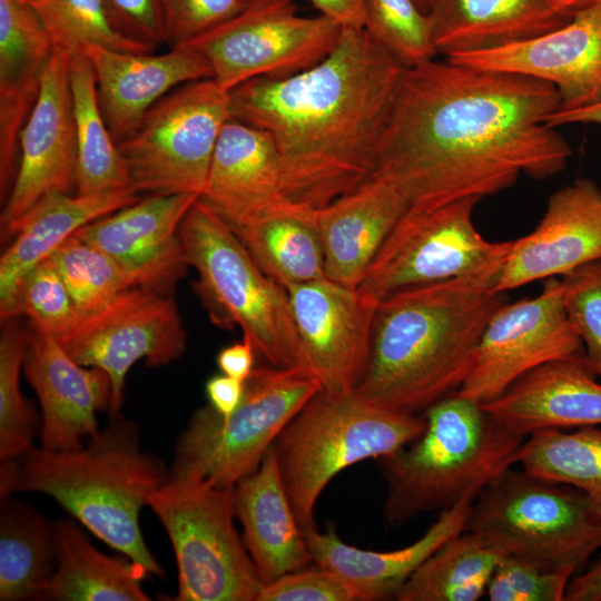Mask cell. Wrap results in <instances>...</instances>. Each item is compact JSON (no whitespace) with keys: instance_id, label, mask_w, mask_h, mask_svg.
Listing matches in <instances>:
<instances>
[{"instance_id":"obj_1","label":"cell","mask_w":601,"mask_h":601,"mask_svg":"<svg viewBox=\"0 0 601 601\" xmlns=\"http://www.w3.org/2000/svg\"><path fill=\"white\" fill-rule=\"evenodd\" d=\"M559 91L539 79L444 58L404 69L374 174L390 179L408 209L483 199L520 176L561 173L570 145L546 117Z\"/></svg>"},{"instance_id":"obj_2","label":"cell","mask_w":601,"mask_h":601,"mask_svg":"<svg viewBox=\"0 0 601 601\" xmlns=\"http://www.w3.org/2000/svg\"><path fill=\"white\" fill-rule=\"evenodd\" d=\"M404 69L364 28L344 27L314 67L230 90L231 119L270 136L284 193L317 209L374 175Z\"/></svg>"},{"instance_id":"obj_3","label":"cell","mask_w":601,"mask_h":601,"mask_svg":"<svg viewBox=\"0 0 601 601\" xmlns=\"http://www.w3.org/2000/svg\"><path fill=\"white\" fill-rule=\"evenodd\" d=\"M461 276L398 289L376 305L371 352L353 394L387 410L423 414L456 393L508 293L494 289L511 246Z\"/></svg>"},{"instance_id":"obj_4","label":"cell","mask_w":601,"mask_h":601,"mask_svg":"<svg viewBox=\"0 0 601 601\" xmlns=\"http://www.w3.org/2000/svg\"><path fill=\"white\" fill-rule=\"evenodd\" d=\"M0 494L39 492L51 496L93 535L140 565L149 575L164 571L140 529L141 509L162 485L169 469L141 446L138 424L121 413L73 451L31 447L1 462Z\"/></svg>"},{"instance_id":"obj_5","label":"cell","mask_w":601,"mask_h":601,"mask_svg":"<svg viewBox=\"0 0 601 601\" xmlns=\"http://www.w3.org/2000/svg\"><path fill=\"white\" fill-rule=\"evenodd\" d=\"M423 415L426 425L417 439L377 460L386 483L383 515L391 526L474 502L519 463L526 439L459 393L436 402Z\"/></svg>"},{"instance_id":"obj_6","label":"cell","mask_w":601,"mask_h":601,"mask_svg":"<svg viewBox=\"0 0 601 601\" xmlns=\"http://www.w3.org/2000/svg\"><path fill=\"white\" fill-rule=\"evenodd\" d=\"M178 233L210 321L220 328L238 326L267 364L314 374L287 290L264 273L227 223L198 198Z\"/></svg>"},{"instance_id":"obj_7","label":"cell","mask_w":601,"mask_h":601,"mask_svg":"<svg viewBox=\"0 0 601 601\" xmlns=\"http://www.w3.org/2000/svg\"><path fill=\"white\" fill-rule=\"evenodd\" d=\"M425 425L423 414L380 407L353 393L317 392L272 446L303 532L316 529V503L334 476L364 460L396 453L417 439Z\"/></svg>"},{"instance_id":"obj_8","label":"cell","mask_w":601,"mask_h":601,"mask_svg":"<svg viewBox=\"0 0 601 601\" xmlns=\"http://www.w3.org/2000/svg\"><path fill=\"white\" fill-rule=\"evenodd\" d=\"M464 531L501 556L573 574L601 548V521L578 489L513 467L474 500Z\"/></svg>"},{"instance_id":"obj_9","label":"cell","mask_w":601,"mask_h":601,"mask_svg":"<svg viewBox=\"0 0 601 601\" xmlns=\"http://www.w3.org/2000/svg\"><path fill=\"white\" fill-rule=\"evenodd\" d=\"M321 390L309 371L255 367L230 414L220 415L209 405L193 413L176 442L169 473L235 486L258 469L284 427Z\"/></svg>"},{"instance_id":"obj_10","label":"cell","mask_w":601,"mask_h":601,"mask_svg":"<svg viewBox=\"0 0 601 601\" xmlns=\"http://www.w3.org/2000/svg\"><path fill=\"white\" fill-rule=\"evenodd\" d=\"M178 570L176 601H257L263 582L234 524V486L170 474L149 497Z\"/></svg>"},{"instance_id":"obj_11","label":"cell","mask_w":601,"mask_h":601,"mask_svg":"<svg viewBox=\"0 0 601 601\" xmlns=\"http://www.w3.org/2000/svg\"><path fill=\"white\" fill-rule=\"evenodd\" d=\"M229 91L213 78L185 83L161 98L118 145L131 185L150 194L201 195L225 124Z\"/></svg>"},{"instance_id":"obj_12","label":"cell","mask_w":601,"mask_h":601,"mask_svg":"<svg viewBox=\"0 0 601 601\" xmlns=\"http://www.w3.org/2000/svg\"><path fill=\"white\" fill-rule=\"evenodd\" d=\"M341 30L325 16L298 14L293 0H248L234 17L185 45L230 91L255 78H284L314 67L334 49Z\"/></svg>"},{"instance_id":"obj_13","label":"cell","mask_w":601,"mask_h":601,"mask_svg":"<svg viewBox=\"0 0 601 601\" xmlns=\"http://www.w3.org/2000/svg\"><path fill=\"white\" fill-rule=\"evenodd\" d=\"M480 200L407 209L356 288L378 303L402 288L466 274L505 250L511 240L489 242L476 230L473 211Z\"/></svg>"},{"instance_id":"obj_14","label":"cell","mask_w":601,"mask_h":601,"mask_svg":"<svg viewBox=\"0 0 601 601\" xmlns=\"http://www.w3.org/2000/svg\"><path fill=\"white\" fill-rule=\"evenodd\" d=\"M57 339L83 366L105 371L111 381L109 416L121 413L126 376L135 363L167 365L180 358L187 334L171 296L132 287L101 308L78 315Z\"/></svg>"},{"instance_id":"obj_15","label":"cell","mask_w":601,"mask_h":601,"mask_svg":"<svg viewBox=\"0 0 601 601\" xmlns=\"http://www.w3.org/2000/svg\"><path fill=\"white\" fill-rule=\"evenodd\" d=\"M579 353L584 349L565 311L560 277H551L536 296L506 302L493 315L456 393L486 404L530 371Z\"/></svg>"},{"instance_id":"obj_16","label":"cell","mask_w":601,"mask_h":601,"mask_svg":"<svg viewBox=\"0 0 601 601\" xmlns=\"http://www.w3.org/2000/svg\"><path fill=\"white\" fill-rule=\"evenodd\" d=\"M286 290L300 344L322 390L352 394L367 367L377 303L328 277Z\"/></svg>"},{"instance_id":"obj_17","label":"cell","mask_w":601,"mask_h":601,"mask_svg":"<svg viewBox=\"0 0 601 601\" xmlns=\"http://www.w3.org/2000/svg\"><path fill=\"white\" fill-rule=\"evenodd\" d=\"M70 53L55 48L36 105L20 134L16 177L0 215L4 235L38 200L77 185Z\"/></svg>"},{"instance_id":"obj_18","label":"cell","mask_w":601,"mask_h":601,"mask_svg":"<svg viewBox=\"0 0 601 601\" xmlns=\"http://www.w3.org/2000/svg\"><path fill=\"white\" fill-rule=\"evenodd\" d=\"M196 194H150L73 235L112 258L137 287L171 296L189 267L179 226Z\"/></svg>"},{"instance_id":"obj_19","label":"cell","mask_w":601,"mask_h":601,"mask_svg":"<svg viewBox=\"0 0 601 601\" xmlns=\"http://www.w3.org/2000/svg\"><path fill=\"white\" fill-rule=\"evenodd\" d=\"M24 332L23 372L41 407L40 446L79 450L100 431L97 414L110 408V377L76 362L55 335L32 322Z\"/></svg>"},{"instance_id":"obj_20","label":"cell","mask_w":601,"mask_h":601,"mask_svg":"<svg viewBox=\"0 0 601 601\" xmlns=\"http://www.w3.org/2000/svg\"><path fill=\"white\" fill-rule=\"evenodd\" d=\"M601 259V188L579 178L555 190L536 227L513 239L494 284L501 293Z\"/></svg>"},{"instance_id":"obj_21","label":"cell","mask_w":601,"mask_h":601,"mask_svg":"<svg viewBox=\"0 0 601 601\" xmlns=\"http://www.w3.org/2000/svg\"><path fill=\"white\" fill-rule=\"evenodd\" d=\"M445 59L544 81L559 91V109L591 104L601 98V2L525 41Z\"/></svg>"},{"instance_id":"obj_22","label":"cell","mask_w":601,"mask_h":601,"mask_svg":"<svg viewBox=\"0 0 601 601\" xmlns=\"http://www.w3.org/2000/svg\"><path fill=\"white\" fill-rule=\"evenodd\" d=\"M82 52L92 66L100 108L117 144L130 137L167 93L185 83L213 78L207 60L188 45L159 55L100 47Z\"/></svg>"},{"instance_id":"obj_23","label":"cell","mask_w":601,"mask_h":601,"mask_svg":"<svg viewBox=\"0 0 601 601\" xmlns=\"http://www.w3.org/2000/svg\"><path fill=\"white\" fill-rule=\"evenodd\" d=\"M199 198L230 227L295 203L284 193L279 157L270 136L235 119L220 132Z\"/></svg>"},{"instance_id":"obj_24","label":"cell","mask_w":601,"mask_h":601,"mask_svg":"<svg viewBox=\"0 0 601 601\" xmlns=\"http://www.w3.org/2000/svg\"><path fill=\"white\" fill-rule=\"evenodd\" d=\"M482 406L524 436L544 430L601 426V381L584 353L548 362Z\"/></svg>"},{"instance_id":"obj_25","label":"cell","mask_w":601,"mask_h":601,"mask_svg":"<svg viewBox=\"0 0 601 601\" xmlns=\"http://www.w3.org/2000/svg\"><path fill=\"white\" fill-rule=\"evenodd\" d=\"M55 47L35 7L0 0V194L18 168L20 134L36 105Z\"/></svg>"},{"instance_id":"obj_26","label":"cell","mask_w":601,"mask_h":601,"mask_svg":"<svg viewBox=\"0 0 601 601\" xmlns=\"http://www.w3.org/2000/svg\"><path fill=\"white\" fill-rule=\"evenodd\" d=\"M407 209L402 191L380 174L314 209L326 277L356 288Z\"/></svg>"},{"instance_id":"obj_27","label":"cell","mask_w":601,"mask_h":601,"mask_svg":"<svg viewBox=\"0 0 601 601\" xmlns=\"http://www.w3.org/2000/svg\"><path fill=\"white\" fill-rule=\"evenodd\" d=\"M473 502L440 513L415 542L392 551H372L343 542L333 528L304 532L313 564L342 577L357 601H383L396 595L414 572L449 539L465 530Z\"/></svg>"},{"instance_id":"obj_28","label":"cell","mask_w":601,"mask_h":601,"mask_svg":"<svg viewBox=\"0 0 601 601\" xmlns=\"http://www.w3.org/2000/svg\"><path fill=\"white\" fill-rule=\"evenodd\" d=\"M234 496L243 541L263 584L313 564L272 449L234 486Z\"/></svg>"},{"instance_id":"obj_29","label":"cell","mask_w":601,"mask_h":601,"mask_svg":"<svg viewBox=\"0 0 601 601\" xmlns=\"http://www.w3.org/2000/svg\"><path fill=\"white\" fill-rule=\"evenodd\" d=\"M139 199L138 191L129 187L85 196L52 193L38 200L1 236L2 242L13 240L0 258V306L31 268L79 228Z\"/></svg>"},{"instance_id":"obj_30","label":"cell","mask_w":601,"mask_h":601,"mask_svg":"<svg viewBox=\"0 0 601 601\" xmlns=\"http://www.w3.org/2000/svg\"><path fill=\"white\" fill-rule=\"evenodd\" d=\"M428 17L436 53L445 58L525 41L571 19L544 0H435Z\"/></svg>"},{"instance_id":"obj_31","label":"cell","mask_w":601,"mask_h":601,"mask_svg":"<svg viewBox=\"0 0 601 601\" xmlns=\"http://www.w3.org/2000/svg\"><path fill=\"white\" fill-rule=\"evenodd\" d=\"M55 534L56 569L43 600H150L141 584L149 574L126 555L104 554L70 520H59L55 524Z\"/></svg>"},{"instance_id":"obj_32","label":"cell","mask_w":601,"mask_h":601,"mask_svg":"<svg viewBox=\"0 0 601 601\" xmlns=\"http://www.w3.org/2000/svg\"><path fill=\"white\" fill-rule=\"evenodd\" d=\"M230 228L264 273L285 289L326 277L314 208L293 203Z\"/></svg>"},{"instance_id":"obj_33","label":"cell","mask_w":601,"mask_h":601,"mask_svg":"<svg viewBox=\"0 0 601 601\" xmlns=\"http://www.w3.org/2000/svg\"><path fill=\"white\" fill-rule=\"evenodd\" d=\"M56 561L55 524L33 508L2 496L0 600H43Z\"/></svg>"},{"instance_id":"obj_34","label":"cell","mask_w":601,"mask_h":601,"mask_svg":"<svg viewBox=\"0 0 601 601\" xmlns=\"http://www.w3.org/2000/svg\"><path fill=\"white\" fill-rule=\"evenodd\" d=\"M69 79L78 151L76 194L132 187L100 108L92 66L83 52L70 56Z\"/></svg>"},{"instance_id":"obj_35","label":"cell","mask_w":601,"mask_h":601,"mask_svg":"<svg viewBox=\"0 0 601 601\" xmlns=\"http://www.w3.org/2000/svg\"><path fill=\"white\" fill-rule=\"evenodd\" d=\"M502 556L469 531L444 542L407 580L397 601H476Z\"/></svg>"},{"instance_id":"obj_36","label":"cell","mask_w":601,"mask_h":601,"mask_svg":"<svg viewBox=\"0 0 601 601\" xmlns=\"http://www.w3.org/2000/svg\"><path fill=\"white\" fill-rule=\"evenodd\" d=\"M519 464L531 474L581 491L601 521V426L535 432L526 436Z\"/></svg>"},{"instance_id":"obj_37","label":"cell","mask_w":601,"mask_h":601,"mask_svg":"<svg viewBox=\"0 0 601 601\" xmlns=\"http://www.w3.org/2000/svg\"><path fill=\"white\" fill-rule=\"evenodd\" d=\"M32 6L53 47L70 55L90 47L132 53L152 51L122 27L107 0H36Z\"/></svg>"},{"instance_id":"obj_38","label":"cell","mask_w":601,"mask_h":601,"mask_svg":"<svg viewBox=\"0 0 601 601\" xmlns=\"http://www.w3.org/2000/svg\"><path fill=\"white\" fill-rule=\"evenodd\" d=\"M0 335V460H16L33 447L40 424L20 388L26 332L18 318L1 321Z\"/></svg>"},{"instance_id":"obj_39","label":"cell","mask_w":601,"mask_h":601,"mask_svg":"<svg viewBox=\"0 0 601 601\" xmlns=\"http://www.w3.org/2000/svg\"><path fill=\"white\" fill-rule=\"evenodd\" d=\"M78 312L92 313L120 293L137 287L106 253L71 235L51 255Z\"/></svg>"},{"instance_id":"obj_40","label":"cell","mask_w":601,"mask_h":601,"mask_svg":"<svg viewBox=\"0 0 601 601\" xmlns=\"http://www.w3.org/2000/svg\"><path fill=\"white\" fill-rule=\"evenodd\" d=\"M363 28L405 68L437 57L430 17L414 0H364Z\"/></svg>"},{"instance_id":"obj_41","label":"cell","mask_w":601,"mask_h":601,"mask_svg":"<svg viewBox=\"0 0 601 601\" xmlns=\"http://www.w3.org/2000/svg\"><path fill=\"white\" fill-rule=\"evenodd\" d=\"M20 316H27L56 337L68 331L78 317L71 295L50 256L31 268L9 300L0 306L1 321Z\"/></svg>"},{"instance_id":"obj_42","label":"cell","mask_w":601,"mask_h":601,"mask_svg":"<svg viewBox=\"0 0 601 601\" xmlns=\"http://www.w3.org/2000/svg\"><path fill=\"white\" fill-rule=\"evenodd\" d=\"M560 280L565 311L590 367L601 381V259L575 268Z\"/></svg>"},{"instance_id":"obj_43","label":"cell","mask_w":601,"mask_h":601,"mask_svg":"<svg viewBox=\"0 0 601 601\" xmlns=\"http://www.w3.org/2000/svg\"><path fill=\"white\" fill-rule=\"evenodd\" d=\"M572 577L502 556L490 579L486 597L491 601H562Z\"/></svg>"},{"instance_id":"obj_44","label":"cell","mask_w":601,"mask_h":601,"mask_svg":"<svg viewBox=\"0 0 601 601\" xmlns=\"http://www.w3.org/2000/svg\"><path fill=\"white\" fill-rule=\"evenodd\" d=\"M166 43L185 45L238 13L248 0H159Z\"/></svg>"},{"instance_id":"obj_45","label":"cell","mask_w":601,"mask_h":601,"mask_svg":"<svg viewBox=\"0 0 601 601\" xmlns=\"http://www.w3.org/2000/svg\"><path fill=\"white\" fill-rule=\"evenodd\" d=\"M257 601H357L337 573L314 564L264 584Z\"/></svg>"},{"instance_id":"obj_46","label":"cell","mask_w":601,"mask_h":601,"mask_svg":"<svg viewBox=\"0 0 601 601\" xmlns=\"http://www.w3.org/2000/svg\"><path fill=\"white\" fill-rule=\"evenodd\" d=\"M122 27L152 49L166 43L159 0H107Z\"/></svg>"},{"instance_id":"obj_47","label":"cell","mask_w":601,"mask_h":601,"mask_svg":"<svg viewBox=\"0 0 601 601\" xmlns=\"http://www.w3.org/2000/svg\"><path fill=\"white\" fill-rule=\"evenodd\" d=\"M256 351L249 339L243 337L242 342H236L219 351L217 354V366L220 373L245 382L253 370Z\"/></svg>"},{"instance_id":"obj_48","label":"cell","mask_w":601,"mask_h":601,"mask_svg":"<svg viewBox=\"0 0 601 601\" xmlns=\"http://www.w3.org/2000/svg\"><path fill=\"white\" fill-rule=\"evenodd\" d=\"M209 406L220 415L230 414L240 403L244 394V382L223 373L208 378L205 385Z\"/></svg>"},{"instance_id":"obj_49","label":"cell","mask_w":601,"mask_h":601,"mask_svg":"<svg viewBox=\"0 0 601 601\" xmlns=\"http://www.w3.org/2000/svg\"><path fill=\"white\" fill-rule=\"evenodd\" d=\"M322 16H325L342 28H363L364 0H307Z\"/></svg>"},{"instance_id":"obj_50","label":"cell","mask_w":601,"mask_h":601,"mask_svg":"<svg viewBox=\"0 0 601 601\" xmlns=\"http://www.w3.org/2000/svg\"><path fill=\"white\" fill-rule=\"evenodd\" d=\"M564 600L601 601V558L587 571L571 578Z\"/></svg>"},{"instance_id":"obj_51","label":"cell","mask_w":601,"mask_h":601,"mask_svg":"<svg viewBox=\"0 0 601 601\" xmlns=\"http://www.w3.org/2000/svg\"><path fill=\"white\" fill-rule=\"evenodd\" d=\"M546 124L554 128L570 124L601 125V98L577 108L558 109L546 117Z\"/></svg>"},{"instance_id":"obj_52","label":"cell","mask_w":601,"mask_h":601,"mask_svg":"<svg viewBox=\"0 0 601 601\" xmlns=\"http://www.w3.org/2000/svg\"><path fill=\"white\" fill-rule=\"evenodd\" d=\"M559 14L572 18L580 11L591 8L601 0H544Z\"/></svg>"},{"instance_id":"obj_53","label":"cell","mask_w":601,"mask_h":601,"mask_svg":"<svg viewBox=\"0 0 601 601\" xmlns=\"http://www.w3.org/2000/svg\"><path fill=\"white\" fill-rule=\"evenodd\" d=\"M418 8L426 14H428L433 8L435 0H414Z\"/></svg>"},{"instance_id":"obj_54","label":"cell","mask_w":601,"mask_h":601,"mask_svg":"<svg viewBox=\"0 0 601 601\" xmlns=\"http://www.w3.org/2000/svg\"><path fill=\"white\" fill-rule=\"evenodd\" d=\"M22 1L28 2V3H30V4H32V3L36 2V0H22Z\"/></svg>"}]
</instances>
